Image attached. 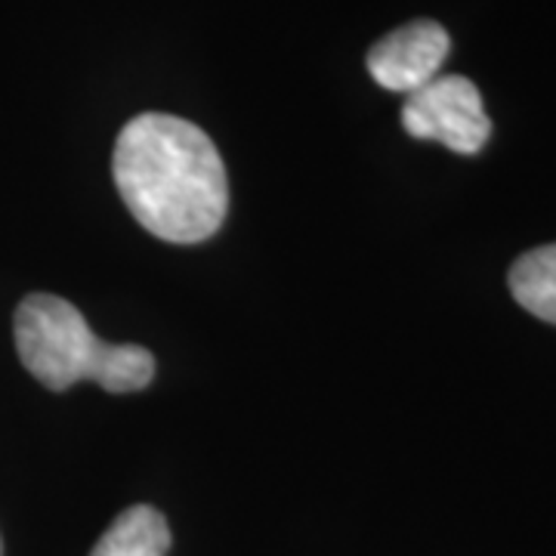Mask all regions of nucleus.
I'll return each instance as SVG.
<instances>
[{
	"instance_id": "obj_2",
	"label": "nucleus",
	"mask_w": 556,
	"mask_h": 556,
	"mask_svg": "<svg viewBox=\"0 0 556 556\" xmlns=\"http://www.w3.org/2000/svg\"><path fill=\"white\" fill-rule=\"evenodd\" d=\"M13 334L22 365L62 393L78 380H93L109 393H137L155 378V356L137 343H105L68 300L31 294L20 303Z\"/></svg>"
},
{
	"instance_id": "obj_5",
	"label": "nucleus",
	"mask_w": 556,
	"mask_h": 556,
	"mask_svg": "<svg viewBox=\"0 0 556 556\" xmlns=\"http://www.w3.org/2000/svg\"><path fill=\"white\" fill-rule=\"evenodd\" d=\"M167 551H170L167 517L149 504H134L105 529V535L97 541L90 556H167Z\"/></svg>"
},
{
	"instance_id": "obj_4",
	"label": "nucleus",
	"mask_w": 556,
	"mask_h": 556,
	"mask_svg": "<svg viewBox=\"0 0 556 556\" xmlns=\"http://www.w3.org/2000/svg\"><path fill=\"white\" fill-rule=\"evenodd\" d=\"M448 50H452V38L439 22H408L368 50V72L383 90L408 97L437 78Z\"/></svg>"
},
{
	"instance_id": "obj_3",
	"label": "nucleus",
	"mask_w": 556,
	"mask_h": 556,
	"mask_svg": "<svg viewBox=\"0 0 556 556\" xmlns=\"http://www.w3.org/2000/svg\"><path fill=\"white\" fill-rule=\"evenodd\" d=\"M402 127L408 137L433 139L457 155H477L492 137L482 93L464 75H437L402 105Z\"/></svg>"
},
{
	"instance_id": "obj_1",
	"label": "nucleus",
	"mask_w": 556,
	"mask_h": 556,
	"mask_svg": "<svg viewBox=\"0 0 556 556\" xmlns=\"http://www.w3.org/2000/svg\"><path fill=\"white\" fill-rule=\"evenodd\" d=\"M112 174L139 226L170 244L207 241L229 211V177L214 139L177 115L146 112L127 121Z\"/></svg>"
},
{
	"instance_id": "obj_6",
	"label": "nucleus",
	"mask_w": 556,
	"mask_h": 556,
	"mask_svg": "<svg viewBox=\"0 0 556 556\" xmlns=\"http://www.w3.org/2000/svg\"><path fill=\"white\" fill-rule=\"evenodd\" d=\"M510 291L522 309L556 325V244L526 251L510 266Z\"/></svg>"
},
{
	"instance_id": "obj_7",
	"label": "nucleus",
	"mask_w": 556,
	"mask_h": 556,
	"mask_svg": "<svg viewBox=\"0 0 556 556\" xmlns=\"http://www.w3.org/2000/svg\"><path fill=\"white\" fill-rule=\"evenodd\" d=\"M0 556H3V547H0Z\"/></svg>"
}]
</instances>
